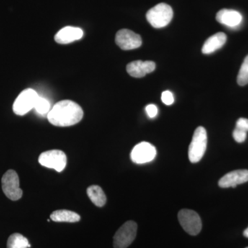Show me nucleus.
Returning a JSON list of instances; mask_svg holds the SVG:
<instances>
[{"instance_id": "nucleus-4", "label": "nucleus", "mask_w": 248, "mask_h": 248, "mask_svg": "<svg viewBox=\"0 0 248 248\" xmlns=\"http://www.w3.org/2000/svg\"><path fill=\"white\" fill-rule=\"evenodd\" d=\"M138 225L135 221L125 222L115 233L113 239L115 248H127L136 237Z\"/></svg>"}, {"instance_id": "nucleus-8", "label": "nucleus", "mask_w": 248, "mask_h": 248, "mask_svg": "<svg viewBox=\"0 0 248 248\" xmlns=\"http://www.w3.org/2000/svg\"><path fill=\"white\" fill-rule=\"evenodd\" d=\"M39 162L42 166L55 170L57 172H62L66 166V155L59 150L46 151L40 155Z\"/></svg>"}, {"instance_id": "nucleus-5", "label": "nucleus", "mask_w": 248, "mask_h": 248, "mask_svg": "<svg viewBox=\"0 0 248 248\" xmlns=\"http://www.w3.org/2000/svg\"><path fill=\"white\" fill-rule=\"evenodd\" d=\"M178 218L181 226L189 234H200L202 228V222L200 215L193 210L183 209L178 214Z\"/></svg>"}, {"instance_id": "nucleus-10", "label": "nucleus", "mask_w": 248, "mask_h": 248, "mask_svg": "<svg viewBox=\"0 0 248 248\" xmlns=\"http://www.w3.org/2000/svg\"><path fill=\"white\" fill-rule=\"evenodd\" d=\"M115 42L122 50H133L142 45L141 36L128 29H122L116 34Z\"/></svg>"}, {"instance_id": "nucleus-1", "label": "nucleus", "mask_w": 248, "mask_h": 248, "mask_svg": "<svg viewBox=\"0 0 248 248\" xmlns=\"http://www.w3.org/2000/svg\"><path fill=\"white\" fill-rule=\"evenodd\" d=\"M47 117L49 122L55 126H71L82 120L84 111L77 103L71 100H63L53 106Z\"/></svg>"}, {"instance_id": "nucleus-9", "label": "nucleus", "mask_w": 248, "mask_h": 248, "mask_svg": "<svg viewBox=\"0 0 248 248\" xmlns=\"http://www.w3.org/2000/svg\"><path fill=\"white\" fill-rule=\"evenodd\" d=\"M156 155L155 147L148 142L143 141L134 147L130 158L135 164H143L153 161Z\"/></svg>"}, {"instance_id": "nucleus-16", "label": "nucleus", "mask_w": 248, "mask_h": 248, "mask_svg": "<svg viewBox=\"0 0 248 248\" xmlns=\"http://www.w3.org/2000/svg\"><path fill=\"white\" fill-rule=\"evenodd\" d=\"M50 218L55 222H66V223H76L79 221V215L76 213L67 210H59L54 211L50 215Z\"/></svg>"}, {"instance_id": "nucleus-12", "label": "nucleus", "mask_w": 248, "mask_h": 248, "mask_svg": "<svg viewBox=\"0 0 248 248\" xmlns=\"http://www.w3.org/2000/svg\"><path fill=\"white\" fill-rule=\"evenodd\" d=\"M155 68L156 64L155 62L138 60L129 63L127 65L126 70L130 76L135 78H141L146 76L147 74L153 73Z\"/></svg>"}, {"instance_id": "nucleus-15", "label": "nucleus", "mask_w": 248, "mask_h": 248, "mask_svg": "<svg viewBox=\"0 0 248 248\" xmlns=\"http://www.w3.org/2000/svg\"><path fill=\"white\" fill-rule=\"evenodd\" d=\"M227 36L224 32H219L209 37L202 47V53L211 54L218 50L226 44Z\"/></svg>"}, {"instance_id": "nucleus-2", "label": "nucleus", "mask_w": 248, "mask_h": 248, "mask_svg": "<svg viewBox=\"0 0 248 248\" xmlns=\"http://www.w3.org/2000/svg\"><path fill=\"white\" fill-rule=\"evenodd\" d=\"M208 135L202 126L196 129L188 149V157L191 163L199 162L203 158L207 148Z\"/></svg>"}, {"instance_id": "nucleus-18", "label": "nucleus", "mask_w": 248, "mask_h": 248, "mask_svg": "<svg viewBox=\"0 0 248 248\" xmlns=\"http://www.w3.org/2000/svg\"><path fill=\"white\" fill-rule=\"evenodd\" d=\"M27 238L19 233H14L9 236L7 241V248H31Z\"/></svg>"}, {"instance_id": "nucleus-19", "label": "nucleus", "mask_w": 248, "mask_h": 248, "mask_svg": "<svg viewBox=\"0 0 248 248\" xmlns=\"http://www.w3.org/2000/svg\"><path fill=\"white\" fill-rule=\"evenodd\" d=\"M36 112L40 115H44L48 114L50 110V103L48 99L39 95L36 101L35 107Z\"/></svg>"}, {"instance_id": "nucleus-13", "label": "nucleus", "mask_w": 248, "mask_h": 248, "mask_svg": "<svg viewBox=\"0 0 248 248\" xmlns=\"http://www.w3.org/2000/svg\"><path fill=\"white\" fill-rule=\"evenodd\" d=\"M84 36V31L78 27H66L63 28L55 36L57 43L67 45L81 40Z\"/></svg>"}, {"instance_id": "nucleus-25", "label": "nucleus", "mask_w": 248, "mask_h": 248, "mask_svg": "<svg viewBox=\"0 0 248 248\" xmlns=\"http://www.w3.org/2000/svg\"><path fill=\"white\" fill-rule=\"evenodd\" d=\"M244 235L246 237L248 238V227L247 229L245 230L244 232Z\"/></svg>"}, {"instance_id": "nucleus-22", "label": "nucleus", "mask_w": 248, "mask_h": 248, "mask_svg": "<svg viewBox=\"0 0 248 248\" xmlns=\"http://www.w3.org/2000/svg\"><path fill=\"white\" fill-rule=\"evenodd\" d=\"M161 100L166 105H172L174 102V96L172 93L169 91H164L161 95Z\"/></svg>"}, {"instance_id": "nucleus-24", "label": "nucleus", "mask_w": 248, "mask_h": 248, "mask_svg": "<svg viewBox=\"0 0 248 248\" xmlns=\"http://www.w3.org/2000/svg\"><path fill=\"white\" fill-rule=\"evenodd\" d=\"M147 115L150 118H155L158 114V108L155 104H149L146 107Z\"/></svg>"}, {"instance_id": "nucleus-17", "label": "nucleus", "mask_w": 248, "mask_h": 248, "mask_svg": "<svg viewBox=\"0 0 248 248\" xmlns=\"http://www.w3.org/2000/svg\"><path fill=\"white\" fill-rule=\"evenodd\" d=\"M87 195L96 206L103 207L107 203V196L99 186H90L87 189Z\"/></svg>"}, {"instance_id": "nucleus-14", "label": "nucleus", "mask_w": 248, "mask_h": 248, "mask_svg": "<svg viewBox=\"0 0 248 248\" xmlns=\"http://www.w3.org/2000/svg\"><path fill=\"white\" fill-rule=\"evenodd\" d=\"M217 22L226 27L235 28L239 27L243 20L242 15L238 11L231 9H221L217 13Z\"/></svg>"}, {"instance_id": "nucleus-7", "label": "nucleus", "mask_w": 248, "mask_h": 248, "mask_svg": "<svg viewBox=\"0 0 248 248\" xmlns=\"http://www.w3.org/2000/svg\"><path fill=\"white\" fill-rule=\"evenodd\" d=\"M39 97L35 90L28 89L23 91L16 99L13 110L16 115H24L35 107L36 101Z\"/></svg>"}, {"instance_id": "nucleus-11", "label": "nucleus", "mask_w": 248, "mask_h": 248, "mask_svg": "<svg viewBox=\"0 0 248 248\" xmlns=\"http://www.w3.org/2000/svg\"><path fill=\"white\" fill-rule=\"evenodd\" d=\"M248 182V170H237L228 172L220 179L218 186L223 188L236 187L239 184Z\"/></svg>"}, {"instance_id": "nucleus-3", "label": "nucleus", "mask_w": 248, "mask_h": 248, "mask_svg": "<svg viewBox=\"0 0 248 248\" xmlns=\"http://www.w3.org/2000/svg\"><path fill=\"white\" fill-rule=\"evenodd\" d=\"M173 11L171 6L165 3L158 4L147 12L146 19L152 27L160 29L169 25L172 20Z\"/></svg>"}, {"instance_id": "nucleus-21", "label": "nucleus", "mask_w": 248, "mask_h": 248, "mask_svg": "<svg viewBox=\"0 0 248 248\" xmlns=\"http://www.w3.org/2000/svg\"><path fill=\"white\" fill-rule=\"evenodd\" d=\"M233 138L235 141L238 143H243L246 141L247 138V133L243 130H239V129L235 128L232 133Z\"/></svg>"}, {"instance_id": "nucleus-20", "label": "nucleus", "mask_w": 248, "mask_h": 248, "mask_svg": "<svg viewBox=\"0 0 248 248\" xmlns=\"http://www.w3.org/2000/svg\"><path fill=\"white\" fill-rule=\"evenodd\" d=\"M237 82L240 86H245L248 84V55L245 58L240 68L237 77Z\"/></svg>"}, {"instance_id": "nucleus-26", "label": "nucleus", "mask_w": 248, "mask_h": 248, "mask_svg": "<svg viewBox=\"0 0 248 248\" xmlns=\"http://www.w3.org/2000/svg\"></svg>"}, {"instance_id": "nucleus-23", "label": "nucleus", "mask_w": 248, "mask_h": 248, "mask_svg": "<svg viewBox=\"0 0 248 248\" xmlns=\"http://www.w3.org/2000/svg\"><path fill=\"white\" fill-rule=\"evenodd\" d=\"M243 131L248 132V120L246 118H240L236 122V128Z\"/></svg>"}, {"instance_id": "nucleus-6", "label": "nucleus", "mask_w": 248, "mask_h": 248, "mask_svg": "<svg viewBox=\"0 0 248 248\" xmlns=\"http://www.w3.org/2000/svg\"><path fill=\"white\" fill-rule=\"evenodd\" d=\"M1 185L3 192L10 200L17 201L22 198L23 192L19 187V177L14 170H9L3 175Z\"/></svg>"}]
</instances>
